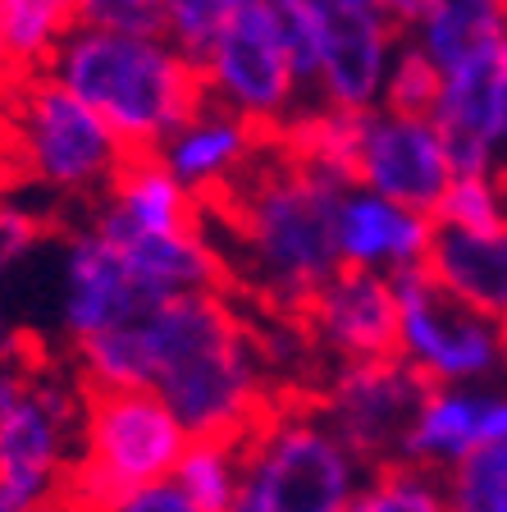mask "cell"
I'll list each match as a JSON object with an SVG mask.
<instances>
[{
  "instance_id": "obj_10",
  "label": "cell",
  "mask_w": 507,
  "mask_h": 512,
  "mask_svg": "<svg viewBox=\"0 0 507 512\" xmlns=\"http://www.w3.org/2000/svg\"><path fill=\"white\" fill-rule=\"evenodd\" d=\"M316 37L311 101L370 115L384 101V78L402 46L384 0H302Z\"/></svg>"
},
{
  "instance_id": "obj_21",
  "label": "cell",
  "mask_w": 507,
  "mask_h": 512,
  "mask_svg": "<svg viewBox=\"0 0 507 512\" xmlns=\"http://www.w3.org/2000/svg\"><path fill=\"white\" fill-rule=\"evenodd\" d=\"M83 28V0H0V46L14 74L23 78L51 74V64Z\"/></svg>"
},
{
  "instance_id": "obj_7",
  "label": "cell",
  "mask_w": 507,
  "mask_h": 512,
  "mask_svg": "<svg viewBox=\"0 0 507 512\" xmlns=\"http://www.w3.org/2000/svg\"><path fill=\"white\" fill-rule=\"evenodd\" d=\"M192 435L156 389H87L83 439L64 512H83L119 494L174 480Z\"/></svg>"
},
{
  "instance_id": "obj_3",
  "label": "cell",
  "mask_w": 507,
  "mask_h": 512,
  "mask_svg": "<svg viewBox=\"0 0 507 512\" xmlns=\"http://www.w3.org/2000/svg\"><path fill=\"white\" fill-rule=\"evenodd\" d=\"M51 78L92 110L124 142L128 156H156L192 115L211 106L201 64H192L169 37L78 28Z\"/></svg>"
},
{
  "instance_id": "obj_39",
  "label": "cell",
  "mask_w": 507,
  "mask_h": 512,
  "mask_svg": "<svg viewBox=\"0 0 507 512\" xmlns=\"http://www.w3.org/2000/svg\"><path fill=\"white\" fill-rule=\"evenodd\" d=\"M238 512H243V508H238Z\"/></svg>"
},
{
  "instance_id": "obj_25",
  "label": "cell",
  "mask_w": 507,
  "mask_h": 512,
  "mask_svg": "<svg viewBox=\"0 0 507 512\" xmlns=\"http://www.w3.org/2000/svg\"><path fill=\"white\" fill-rule=\"evenodd\" d=\"M64 215L55 202L37 197V192L19 188L0 202V275L14 266H23L32 252L51 238H64Z\"/></svg>"
},
{
  "instance_id": "obj_11",
  "label": "cell",
  "mask_w": 507,
  "mask_h": 512,
  "mask_svg": "<svg viewBox=\"0 0 507 512\" xmlns=\"http://www.w3.org/2000/svg\"><path fill=\"white\" fill-rule=\"evenodd\" d=\"M60 334L64 348H78L87 339L115 334L124 325H138L142 316L160 307V293H151L133 266L124 261L92 220H78L60 238Z\"/></svg>"
},
{
  "instance_id": "obj_26",
  "label": "cell",
  "mask_w": 507,
  "mask_h": 512,
  "mask_svg": "<svg viewBox=\"0 0 507 512\" xmlns=\"http://www.w3.org/2000/svg\"><path fill=\"white\" fill-rule=\"evenodd\" d=\"M439 229L457 234H494L507 229V188L498 174H457L448 197L434 211Z\"/></svg>"
},
{
  "instance_id": "obj_22",
  "label": "cell",
  "mask_w": 507,
  "mask_h": 512,
  "mask_svg": "<svg viewBox=\"0 0 507 512\" xmlns=\"http://www.w3.org/2000/svg\"><path fill=\"white\" fill-rule=\"evenodd\" d=\"M174 485L201 512H238L247 485V453L238 439H192L183 453Z\"/></svg>"
},
{
  "instance_id": "obj_33",
  "label": "cell",
  "mask_w": 507,
  "mask_h": 512,
  "mask_svg": "<svg viewBox=\"0 0 507 512\" xmlns=\"http://www.w3.org/2000/svg\"><path fill=\"white\" fill-rule=\"evenodd\" d=\"M10 192H19V174H14L10 156H5V147H0V202H5Z\"/></svg>"
},
{
  "instance_id": "obj_18",
  "label": "cell",
  "mask_w": 507,
  "mask_h": 512,
  "mask_svg": "<svg viewBox=\"0 0 507 512\" xmlns=\"http://www.w3.org/2000/svg\"><path fill=\"white\" fill-rule=\"evenodd\" d=\"M87 215L119 234H179L192 224H206V206L174 179V170L160 156H128L106 202Z\"/></svg>"
},
{
  "instance_id": "obj_8",
  "label": "cell",
  "mask_w": 507,
  "mask_h": 512,
  "mask_svg": "<svg viewBox=\"0 0 507 512\" xmlns=\"http://www.w3.org/2000/svg\"><path fill=\"white\" fill-rule=\"evenodd\" d=\"M393 293L402 307L398 357L430 389H471L507 371V330L444 293L430 266L393 275Z\"/></svg>"
},
{
  "instance_id": "obj_2",
  "label": "cell",
  "mask_w": 507,
  "mask_h": 512,
  "mask_svg": "<svg viewBox=\"0 0 507 512\" xmlns=\"http://www.w3.org/2000/svg\"><path fill=\"white\" fill-rule=\"evenodd\" d=\"M151 389L192 439L243 444L288 398L265 320L233 288L165 298L147 316Z\"/></svg>"
},
{
  "instance_id": "obj_37",
  "label": "cell",
  "mask_w": 507,
  "mask_h": 512,
  "mask_svg": "<svg viewBox=\"0 0 507 512\" xmlns=\"http://www.w3.org/2000/svg\"><path fill=\"white\" fill-rule=\"evenodd\" d=\"M489 5H498V10H507V0H489Z\"/></svg>"
},
{
  "instance_id": "obj_6",
  "label": "cell",
  "mask_w": 507,
  "mask_h": 512,
  "mask_svg": "<svg viewBox=\"0 0 507 512\" xmlns=\"http://www.w3.org/2000/svg\"><path fill=\"white\" fill-rule=\"evenodd\" d=\"M243 453V512H352L370 480L307 394H288L243 439Z\"/></svg>"
},
{
  "instance_id": "obj_32",
  "label": "cell",
  "mask_w": 507,
  "mask_h": 512,
  "mask_svg": "<svg viewBox=\"0 0 507 512\" xmlns=\"http://www.w3.org/2000/svg\"><path fill=\"white\" fill-rule=\"evenodd\" d=\"M28 343H32V334L10 316V307H5V298H0V362H10L14 352H23Z\"/></svg>"
},
{
  "instance_id": "obj_9",
  "label": "cell",
  "mask_w": 507,
  "mask_h": 512,
  "mask_svg": "<svg viewBox=\"0 0 507 512\" xmlns=\"http://www.w3.org/2000/svg\"><path fill=\"white\" fill-rule=\"evenodd\" d=\"M307 398L329 421V430L375 471L402 462V444L430 398V384L402 357H384V362L325 366Z\"/></svg>"
},
{
  "instance_id": "obj_29",
  "label": "cell",
  "mask_w": 507,
  "mask_h": 512,
  "mask_svg": "<svg viewBox=\"0 0 507 512\" xmlns=\"http://www.w3.org/2000/svg\"><path fill=\"white\" fill-rule=\"evenodd\" d=\"M444 480L453 512H507V439L480 448L476 458H466Z\"/></svg>"
},
{
  "instance_id": "obj_13",
  "label": "cell",
  "mask_w": 507,
  "mask_h": 512,
  "mask_svg": "<svg viewBox=\"0 0 507 512\" xmlns=\"http://www.w3.org/2000/svg\"><path fill=\"white\" fill-rule=\"evenodd\" d=\"M457 170L448 142L430 115H398V110H370L366 142H361L357 183L380 192L407 211L434 215L448 197Z\"/></svg>"
},
{
  "instance_id": "obj_15",
  "label": "cell",
  "mask_w": 507,
  "mask_h": 512,
  "mask_svg": "<svg viewBox=\"0 0 507 512\" xmlns=\"http://www.w3.org/2000/svg\"><path fill=\"white\" fill-rule=\"evenodd\" d=\"M270 147H275V138H270L261 124L233 115V110H224V106H206L201 115H192L156 156L165 160L169 170H174V179H179L201 206H211V202H220L224 192L238 188Z\"/></svg>"
},
{
  "instance_id": "obj_38",
  "label": "cell",
  "mask_w": 507,
  "mask_h": 512,
  "mask_svg": "<svg viewBox=\"0 0 507 512\" xmlns=\"http://www.w3.org/2000/svg\"><path fill=\"white\" fill-rule=\"evenodd\" d=\"M352 512H357V508H352Z\"/></svg>"
},
{
  "instance_id": "obj_4",
  "label": "cell",
  "mask_w": 507,
  "mask_h": 512,
  "mask_svg": "<svg viewBox=\"0 0 507 512\" xmlns=\"http://www.w3.org/2000/svg\"><path fill=\"white\" fill-rule=\"evenodd\" d=\"M87 416V384L32 339L0 362V485L28 512H64Z\"/></svg>"
},
{
  "instance_id": "obj_12",
  "label": "cell",
  "mask_w": 507,
  "mask_h": 512,
  "mask_svg": "<svg viewBox=\"0 0 507 512\" xmlns=\"http://www.w3.org/2000/svg\"><path fill=\"white\" fill-rule=\"evenodd\" d=\"M311 357L325 366L352 362H384L398 357L402 307L389 275H366V270H338L320 298L297 320Z\"/></svg>"
},
{
  "instance_id": "obj_5",
  "label": "cell",
  "mask_w": 507,
  "mask_h": 512,
  "mask_svg": "<svg viewBox=\"0 0 507 512\" xmlns=\"http://www.w3.org/2000/svg\"><path fill=\"white\" fill-rule=\"evenodd\" d=\"M0 147L19 174V188L60 211L78 206L83 215L106 202L128 160L124 142L51 74L23 78L0 101Z\"/></svg>"
},
{
  "instance_id": "obj_23",
  "label": "cell",
  "mask_w": 507,
  "mask_h": 512,
  "mask_svg": "<svg viewBox=\"0 0 507 512\" xmlns=\"http://www.w3.org/2000/svg\"><path fill=\"white\" fill-rule=\"evenodd\" d=\"M494 37H507V10L489 5V0H448L412 42L430 55L439 69H453L471 51H480Z\"/></svg>"
},
{
  "instance_id": "obj_24",
  "label": "cell",
  "mask_w": 507,
  "mask_h": 512,
  "mask_svg": "<svg viewBox=\"0 0 507 512\" xmlns=\"http://www.w3.org/2000/svg\"><path fill=\"white\" fill-rule=\"evenodd\" d=\"M357 512H453L448 480L412 462H389V467L370 471Z\"/></svg>"
},
{
  "instance_id": "obj_1",
  "label": "cell",
  "mask_w": 507,
  "mask_h": 512,
  "mask_svg": "<svg viewBox=\"0 0 507 512\" xmlns=\"http://www.w3.org/2000/svg\"><path fill=\"white\" fill-rule=\"evenodd\" d=\"M338 197L343 183L270 147L238 188L206 206V224L229 261L233 293L261 320L297 325L320 288L343 270Z\"/></svg>"
},
{
  "instance_id": "obj_34",
  "label": "cell",
  "mask_w": 507,
  "mask_h": 512,
  "mask_svg": "<svg viewBox=\"0 0 507 512\" xmlns=\"http://www.w3.org/2000/svg\"><path fill=\"white\" fill-rule=\"evenodd\" d=\"M14 92V74H10V64H5V46H0V101Z\"/></svg>"
},
{
  "instance_id": "obj_16",
  "label": "cell",
  "mask_w": 507,
  "mask_h": 512,
  "mask_svg": "<svg viewBox=\"0 0 507 512\" xmlns=\"http://www.w3.org/2000/svg\"><path fill=\"white\" fill-rule=\"evenodd\" d=\"M439 224L434 215L407 211L380 192L343 188L338 197V261L343 270H366V275H402L430 261V247Z\"/></svg>"
},
{
  "instance_id": "obj_17",
  "label": "cell",
  "mask_w": 507,
  "mask_h": 512,
  "mask_svg": "<svg viewBox=\"0 0 507 512\" xmlns=\"http://www.w3.org/2000/svg\"><path fill=\"white\" fill-rule=\"evenodd\" d=\"M507 439V389L471 384V389H430L425 407L416 412L412 435L402 444V462L448 476L480 448Z\"/></svg>"
},
{
  "instance_id": "obj_31",
  "label": "cell",
  "mask_w": 507,
  "mask_h": 512,
  "mask_svg": "<svg viewBox=\"0 0 507 512\" xmlns=\"http://www.w3.org/2000/svg\"><path fill=\"white\" fill-rule=\"evenodd\" d=\"M384 5H389V19L398 23L402 37H416V32H421L434 14L444 10L448 0H384Z\"/></svg>"
},
{
  "instance_id": "obj_35",
  "label": "cell",
  "mask_w": 507,
  "mask_h": 512,
  "mask_svg": "<svg viewBox=\"0 0 507 512\" xmlns=\"http://www.w3.org/2000/svg\"><path fill=\"white\" fill-rule=\"evenodd\" d=\"M0 512H28V508H23V503L14 499V494L5 490V485H0Z\"/></svg>"
},
{
  "instance_id": "obj_30",
  "label": "cell",
  "mask_w": 507,
  "mask_h": 512,
  "mask_svg": "<svg viewBox=\"0 0 507 512\" xmlns=\"http://www.w3.org/2000/svg\"><path fill=\"white\" fill-rule=\"evenodd\" d=\"M83 512H201V508L179 490V485H174V480H160V485L119 494V499L96 503V508H83Z\"/></svg>"
},
{
  "instance_id": "obj_28",
  "label": "cell",
  "mask_w": 507,
  "mask_h": 512,
  "mask_svg": "<svg viewBox=\"0 0 507 512\" xmlns=\"http://www.w3.org/2000/svg\"><path fill=\"white\" fill-rule=\"evenodd\" d=\"M439 92H444V69H439L412 37H402L398 55H393V69H389V78H384L380 110H398V115H434Z\"/></svg>"
},
{
  "instance_id": "obj_27",
  "label": "cell",
  "mask_w": 507,
  "mask_h": 512,
  "mask_svg": "<svg viewBox=\"0 0 507 512\" xmlns=\"http://www.w3.org/2000/svg\"><path fill=\"white\" fill-rule=\"evenodd\" d=\"M238 10H243V0H165V37L192 64H201L233 28Z\"/></svg>"
},
{
  "instance_id": "obj_20",
  "label": "cell",
  "mask_w": 507,
  "mask_h": 512,
  "mask_svg": "<svg viewBox=\"0 0 507 512\" xmlns=\"http://www.w3.org/2000/svg\"><path fill=\"white\" fill-rule=\"evenodd\" d=\"M366 119L370 115H357V110L307 101L275 133V147L284 156H293L297 165H307V170L352 188L357 183V165H361V142H366Z\"/></svg>"
},
{
  "instance_id": "obj_36",
  "label": "cell",
  "mask_w": 507,
  "mask_h": 512,
  "mask_svg": "<svg viewBox=\"0 0 507 512\" xmlns=\"http://www.w3.org/2000/svg\"><path fill=\"white\" fill-rule=\"evenodd\" d=\"M498 179H503V188H507V128H503V147H498Z\"/></svg>"
},
{
  "instance_id": "obj_14",
  "label": "cell",
  "mask_w": 507,
  "mask_h": 512,
  "mask_svg": "<svg viewBox=\"0 0 507 512\" xmlns=\"http://www.w3.org/2000/svg\"><path fill=\"white\" fill-rule=\"evenodd\" d=\"M430 119L444 133L457 174H498L507 128V37H494L444 69V92Z\"/></svg>"
},
{
  "instance_id": "obj_19",
  "label": "cell",
  "mask_w": 507,
  "mask_h": 512,
  "mask_svg": "<svg viewBox=\"0 0 507 512\" xmlns=\"http://www.w3.org/2000/svg\"><path fill=\"white\" fill-rule=\"evenodd\" d=\"M425 266L444 293L507 330V229L494 234L439 229Z\"/></svg>"
}]
</instances>
